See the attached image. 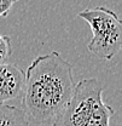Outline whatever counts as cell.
<instances>
[{
	"instance_id": "277c9868",
	"label": "cell",
	"mask_w": 122,
	"mask_h": 126,
	"mask_svg": "<svg viewBox=\"0 0 122 126\" xmlns=\"http://www.w3.org/2000/svg\"><path fill=\"white\" fill-rule=\"evenodd\" d=\"M24 70L12 63L0 64V104L22 96Z\"/></svg>"
},
{
	"instance_id": "3957f363",
	"label": "cell",
	"mask_w": 122,
	"mask_h": 126,
	"mask_svg": "<svg viewBox=\"0 0 122 126\" xmlns=\"http://www.w3.org/2000/svg\"><path fill=\"white\" fill-rule=\"evenodd\" d=\"M77 16L91 27L88 51L102 60H112L122 44V23L117 14L107 6H95L79 12Z\"/></svg>"
},
{
	"instance_id": "7a4b0ae2",
	"label": "cell",
	"mask_w": 122,
	"mask_h": 126,
	"mask_svg": "<svg viewBox=\"0 0 122 126\" xmlns=\"http://www.w3.org/2000/svg\"><path fill=\"white\" fill-rule=\"evenodd\" d=\"M103 91L98 79L80 80L70 102L53 119L52 126H110L114 109L103 101Z\"/></svg>"
},
{
	"instance_id": "8992f818",
	"label": "cell",
	"mask_w": 122,
	"mask_h": 126,
	"mask_svg": "<svg viewBox=\"0 0 122 126\" xmlns=\"http://www.w3.org/2000/svg\"><path fill=\"white\" fill-rule=\"evenodd\" d=\"M11 53H12V45L10 36L0 34V64L6 63Z\"/></svg>"
},
{
	"instance_id": "5b68a950",
	"label": "cell",
	"mask_w": 122,
	"mask_h": 126,
	"mask_svg": "<svg viewBox=\"0 0 122 126\" xmlns=\"http://www.w3.org/2000/svg\"><path fill=\"white\" fill-rule=\"evenodd\" d=\"M29 123L22 108L0 104V126H29Z\"/></svg>"
},
{
	"instance_id": "52a82bcc",
	"label": "cell",
	"mask_w": 122,
	"mask_h": 126,
	"mask_svg": "<svg viewBox=\"0 0 122 126\" xmlns=\"http://www.w3.org/2000/svg\"><path fill=\"white\" fill-rule=\"evenodd\" d=\"M15 4V0H0V18L9 15Z\"/></svg>"
},
{
	"instance_id": "6da1fadb",
	"label": "cell",
	"mask_w": 122,
	"mask_h": 126,
	"mask_svg": "<svg viewBox=\"0 0 122 126\" xmlns=\"http://www.w3.org/2000/svg\"><path fill=\"white\" fill-rule=\"evenodd\" d=\"M75 85L73 65L59 52L38 56L24 72L22 110L29 121L53 120L70 102Z\"/></svg>"
}]
</instances>
